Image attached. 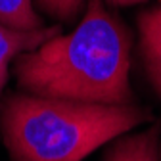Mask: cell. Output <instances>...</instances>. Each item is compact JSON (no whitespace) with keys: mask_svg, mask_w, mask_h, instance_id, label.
Returning a JSON list of instances; mask_svg holds the SVG:
<instances>
[{"mask_svg":"<svg viewBox=\"0 0 161 161\" xmlns=\"http://www.w3.org/2000/svg\"><path fill=\"white\" fill-rule=\"evenodd\" d=\"M132 35L102 0H88L86 14L67 36L58 35L17 58L19 86L44 98L88 104H130Z\"/></svg>","mask_w":161,"mask_h":161,"instance_id":"1","label":"cell"},{"mask_svg":"<svg viewBox=\"0 0 161 161\" xmlns=\"http://www.w3.org/2000/svg\"><path fill=\"white\" fill-rule=\"evenodd\" d=\"M12 161H80L109 140L152 119L138 106L71 102L14 94L2 104Z\"/></svg>","mask_w":161,"mask_h":161,"instance_id":"2","label":"cell"},{"mask_svg":"<svg viewBox=\"0 0 161 161\" xmlns=\"http://www.w3.org/2000/svg\"><path fill=\"white\" fill-rule=\"evenodd\" d=\"M138 33L144 69L161 98V4L138 15Z\"/></svg>","mask_w":161,"mask_h":161,"instance_id":"3","label":"cell"},{"mask_svg":"<svg viewBox=\"0 0 161 161\" xmlns=\"http://www.w3.org/2000/svg\"><path fill=\"white\" fill-rule=\"evenodd\" d=\"M59 35V27H40L35 31H17L0 23V92H2L8 77L10 59L21 52L33 50L48 42Z\"/></svg>","mask_w":161,"mask_h":161,"instance_id":"4","label":"cell"},{"mask_svg":"<svg viewBox=\"0 0 161 161\" xmlns=\"http://www.w3.org/2000/svg\"><path fill=\"white\" fill-rule=\"evenodd\" d=\"M157 144H159V129L152 127L150 130L121 138L119 142H115L108 150L106 161H159Z\"/></svg>","mask_w":161,"mask_h":161,"instance_id":"5","label":"cell"},{"mask_svg":"<svg viewBox=\"0 0 161 161\" xmlns=\"http://www.w3.org/2000/svg\"><path fill=\"white\" fill-rule=\"evenodd\" d=\"M0 23L17 31H35L42 27L31 0H0Z\"/></svg>","mask_w":161,"mask_h":161,"instance_id":"6","label":"cell"},{"mask_svg":"<svg viewBox=\"0 0 161 161\" xmlns=\"http://www.w3.org/2000/svg\"><path fill=\"white\" fill-rule=\"evenodd\" d=\"M83 2L85 0H36L38 8L44 14L62 21H73L75 17H79Z\"/></svg>","mask_w":161,"mask_h":161,"instance_id":"7","label":"cell"},{"mask_svg":"<svg viewBox=\"0 0 161 161\" xmlns=\"http://www.w3.org/2000/svg\"><path fill=\"white\" fill-rule=\"evenodd\" d=\"M106 2H109L113 6H134L140 2H146V0H106Z\"/></svg>","mask_w":161,"mask_h":161,"instance_id":"8","label":"cell"}]
</instances>
